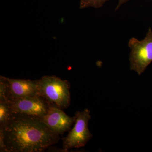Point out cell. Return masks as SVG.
I'll return each instance as SVG.
<instances>
[{
  "label": "cell",
  "instance_id": "obj_5",
  "mask_svg": "<svg viewBox=\"0 0 152 152\" xmlns=\"http://www.w3.org/2000/svg\"><path fill=\"white\" fill-rule=\"evenodd\" d=\"M7 102L12 113L25 114L40 118L47 114L51 104L39 95Z\"/></svg>",
  "mask_w": 152,
  "mask_h": 152
},
{
  "label": "cell",
  "instance_id": "obj_9",
  "mask_svg": "<svg viewBox=\"0 0 152 152\" xmlns=\"http://www.w3.org/2000/svg\"><path fill=\"white\" fill-rule=\"evenodd\" d=\"M110 0H80V8L84 9L91 7L99 8L102 7L105 3Z\"/></svg>",
  "mask_w": 152,
  "mask_h": 152
},
{
  "label": "cell",
  "instance_id": "obj_10",
  "mask_svg": "<svg viewBox=\"0 0 152 152\" xmlns=\"http://www.w3.org/2000/svg\"><path fill=\"white\" fill-rule=\"evenodd\" d=\"M7 88L3 76L0 77V102H7L6 98Z\"/></svg>",
  "mask_w": 152,
  "mask_h": 152
},
{
  "label": "cell",
  "instance_id": "obj_7",
  "mask_svg": "<svg viewBox=\"0 0 152 152\" xmlns=\"http://www.w3.org/2000/svg\"><path fill=\"white\" fill-rule=\"evenodd\" d=\"M63 110L50 104L47 114L41 118L51 130L59 135L70 129L75 121V115L69 116Z\"/></svg>",
  "mask_w": 152,
  "mask_h": 152
},
{
  "label": "cell",
  "instance_id": "obj_3",
  "mask_svg": "<svg viewBox=\"0 0 152 152\" xmlns=\"http://www.w3.org/2000/svg\"><path fill=\"white\" fill-rule=\"evenodd\" d=\"M130 53V67L140 75L146 69L152 62V31L150 28L145 37L140 41L135 38L129 41Z\"/></svg>",
  "mask_w": 152,
  "mask_h": 152
},
{
  "label": "cell",
  "instance_id": "obj_11",
  "mask_svg": "<svg viewBox=\"0 0 152 152\" xmlns=\"http://www.w3.org/2000/svg\"><path fill=\"white\" fill-rule=\"evenodd\" d=\"M128 1H129V0H119L118 3V5H117L116 8V10H118L122 5L126 3Z\"/></svg>",
  "mask_w": 152,
  "mask_h": 152
},
{
  "label": "cell",
  "instance_id": "obj_1",
  "mask_svg": "<svg viewBox=\"0 0 152 152\" xmlns=\"http://www.w3.org/2000/svg\"><path fill=\"white\" fill-rule=\"evenodd\" d=\"M0 138L6 152H42L59 141L60 135L40 118L12 113L7 122L0 126Z\"/></svg>",
  "mask_w": 152,
  "mask_h": 152
},
{
  "label": "cell",
  "instance_id": "obj_4",
  "mask_svg": "<svg viewBox=\"0 0 152 152\" xmlns=\"http://www.w3.org/2000/svg\"><path fill=\"white\" fill-rule=\"evenodd\" d=\"M75 116V121L73 127L67 136L63 139V152H68L73 148L84 147L92 137L88 128L89 121L91 118L90 110L86 109L82 111H77Z\"/></svg>",
  "mask_w": 152,
  "mask_h": 152
},
{
  "label": "cell",
  "instance_id": "obj_6",
  "mask_svg": "<svg viewBox=\"0 0 152 152\" xmlns=\"http://www.w3.org/2000/svg\"><path fill=\"white\" fill-rule=\"evenodd\" d=\"M3 77L7 88V102L39 95L37 80Z\"/></svg>",
  "mask_w": 152,
  "mask_h": 152
},
{
  "label": "cell",
  "instance_id": "obj_2",
  "mask_svg": "<svg viewBox=\"0 0 152 152\" xmlns=\"http://www.w3.org/2000/svg\"><path fill=\"white\" fill-rule=\"evenodd\" d=\"M39 96L51 104L64 110L71 102V85L66 80L56 76H45L37 80Z\"/></svg>",
  "mask_w": 152,
  "mask_h": 152
},
{
  "label": "cell",
  "instance_id": "obj_8",
  "mask_svg": "<svg viewBox=\"0 0 152 152\" xmlns=\"http://www.w3.org/2000/svg\"><path fill=\"white\" fill-rule=\"evenodd\" d=\"M12 114V112L7 102H0V126L7 122Z\"/></svg>",
  "mask_w": 152,
  "mask_h": 152
}]
</instances>
